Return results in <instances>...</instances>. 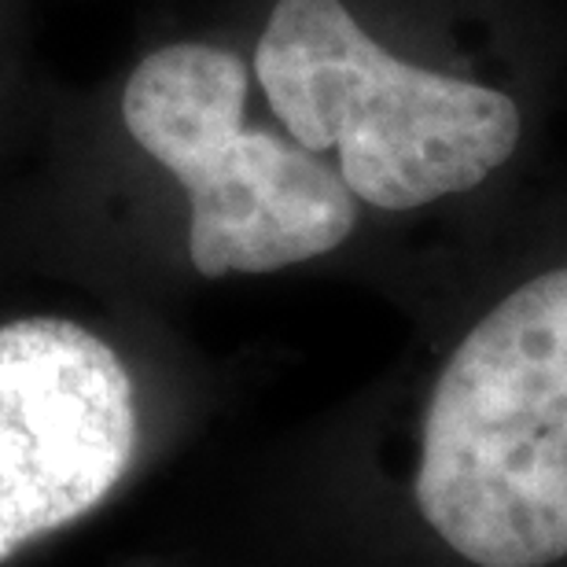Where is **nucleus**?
I'll use <instances>...</instances> for the list:
<instances>
[{"label": "nucleus", "instance_id": "nucleus-1", "mask_svg": "<svg viewBox=\"0 0 567 567\" xmlns=\"http://www.w3.org/2000/svg\"><path fill=\"white\" fill-rule=\"evenodd\" d=\"M413 497L475 567L567 557V266L524 280L431 388Z\"/></svg>", "mask_w": 567, "mask_h": 567}, {"label": "nucleus", "instance_id": "nucleus-2", "mask_svg": "<svg viewBox=\"0 0 567 567\" xmlns=\"http://www.w3.org/2000/svg\"><path fill=\"white\" fill-rule=\"evenodd\" d=\"M255 74L284 133L313 155L332 152L350 196L377 210L464 196L524 137L513 96L402 60L343 0H277Z\"/></svg>", "mask_w": 567, "mask_h": 567}, {"label": "nucleus", "instance_id": "nucleus-3", "mask_svg": "<svg viewBox=\"0 0 567 567\" xmlns=\"http://www.w3.org/2000/svg\"><path fill=\"white\" fill-rule=\"evenodd\" d=\"M122 126L188 199L199 277H255L332 255L358 229L336 166L247 122V66L207 41L147 52L122 89Z\"/></svg>", "mask_w": 567, "mask_h": 567}, {"label": "nucleus", "instance_id": "nucleus-4", "mask_svg": "<svg viewBox=\"0 0 567 567\" xmlns=\"http://www.w3.org/2000/svg\"><path fill=\"white\" fill-rule=\"evenodd\" d=\"M137 450L122 358L66 317L0 324V564L93 513Z\"/></svg>", "mask_w": 567, "mask_h": 567}]
</instances>
